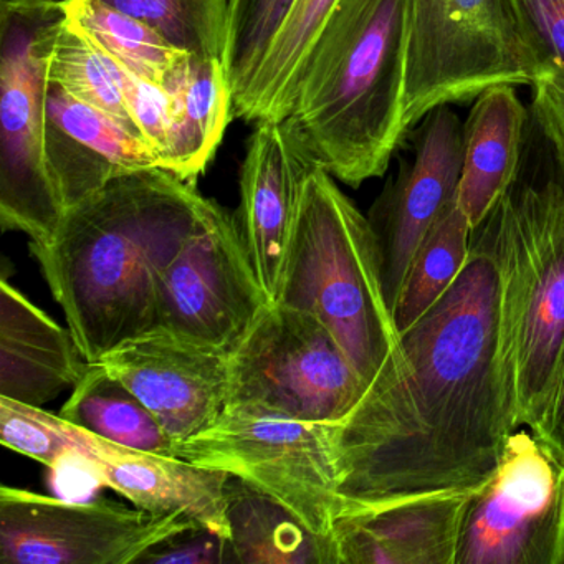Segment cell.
Listing matches in <instances>:
<instances>
[{
    "mask_svg": "<svg viewBox=\"0 0 564 564\" xmlns=\"http://www.w3.org/2000/svg\"><path fill=\"white\" fill-rule=\"evenodd\" d=\"M518 429L500 259L481 223L460 276L399 333L355 408L333 424L345 514L474 494Z\"/></svg>",
    "mask_w": 564,
    "mask_h": 564,
    "instance_id": "cell-1",
    "label": "cell"
},
{
    "mask_svg": "<svg viewBox=\"0 0 564 564\" xmlns=\"http://www.w3.org/2000/svg\"><path fill=\"white\" fill-rule=\"evenodd\" d=\"M216 200L163 167L110 181L31 242L88 362L156 325V283Z\"/></svg>",
    "mask_w": 564,
    "mask_h": 564,
    "instance_id": "cell-2",
    "label": "cell"
},
{
    "mask_svg": "<svg viewBox=\"0 0 564 564\" xmlns=\"http://www.w3.org/2000/svg\"><path fill=\"white\" fill-rule=\"evenodd\" d=\"M411 0H339L296 82L286 127L316 166L359 187L409 133Z\"/></svg>",
    "mask_w": 564,
    "mask_h": 564,
    "instance_id": "cell-3",
    "label": "cell"
},
{
    "mask_svg": "<svg viewBox=\"0 0 564 564\" xmlns=\"http://www.w3.org/2000/svg\"><path fill=\"white\" fill-rule=\"evenodd\" d=\"M276 303L315 315L366 386L399 339L369 217L319 166L306 180Z\"/></svg>",
    "mask_w": 564,
    "mask_h": 564,
    "instance_id": "cell-4",
    "label": "cell"
},
{
    "mask_svg": "<svg viewBox=\"0 0 564 564\" xmlns=\"http://www.w3.org/2000/svg\"><path fill=\"white\" fill-rule=\"evenodd\" d=\"M556 166V163H554ZM503 283L505 343L520 427L543 421L564 361V176L523 177L484 220Z\"/></svg>",
    "mask_w": 564,
    "mask_h": 564,
    "instance_id": "cell-5",
    "label": "cell"
},
{
    "mask_svg": "<svg viewBox=\"0 0 564 564\" xmlns=\"http://www.w3.org/2000/svg\"><path fill=\"white\" fill-rule=\"evenodd\" d=\"M64 19L55 0L0 4V224L37 243L65 214L45 156L48 61Z\"/></svg>",
    "mask_w": 564,
    "mask_h": 564,
    "instance_id": "cell-6",
    "label": "cell"
},
{
    "mask_svg": "<svg viewBox=\"0 0 564 564\" xmlns=\"http://www.w3.org/2000/svg\"><path fill=\"white\" fill-rule=\"evenodd\" d=\"M365 389L338 339L315 315L270 303L230 355L226 411L335 424Z\"/></svg>",
    "mask_w": 564,
    "mask_h": 564,
    "instance_id": "cell-7",
    "label": "cell"
},
{
    "mask_svg": "<svg viewBox=\"0 0 564 564\" xmlns=\"http://www.w3.org/2000/svg\"><path fill=\"white\" fill-rule=\"evenodd\" d=\"M177 457L253 485L325 536L346 513L333 424L224 411L216 424L177 445Z\"/></svg>",
    "mask_w": 564,
    "mask_h": 564,
    "instance_id": "cell-8",
    "label": "cell"
},
{
    "mask_svg": "<svg viewBox=\"0 0 564 564\" xmlns=\"http://www.w3.org/2000/svg\"><path fill=\"white\" fill-rule=\"evenodd\" d=\"M534 68L498 0H411L405 123L468 104L497 85H533Z\"/></svg>",
    "mask_w": 564,
    "mask_h": 564,
    "instance_id": "cell-9",
    "label": "cell"
},
{
    "mask_svg": "<svg viewBox=\"0 0 564 564\" xmlns=\"http://www.w3.org/2000/svg\"><path fill=\"white\" fill-rule=\"evenodd\" d=\"M455 564H564V458L530 429L471 494Z\"/></svg>",
    "mask_w": 564,
    "mask_h": 564,
    "instance_id": "cell-10",
    "label": "cell"
},
{
    "mask_svg": "<svg viewBox=\"0 0 564 564\" xmlns=\"http://www.w3.org/2000/svg\"><path fill=\"white\" fill-rule=\"evenodd\" d=\"M237 216L214 204L156 283V325L232 355L270 305Z\"/></svg>",
    "mask_w": 564,
    "mask_h": 564,
    "instance_id": "cell-11",
    "label": "cell"
},
{
    "mask_svg": "<svg viewBox=\"0 0 564 564\" xmlns=\"http://www.w3.org/2000/svg\"><path fill=\"white\" fill-rule=\"evenodd\" d=\"M118 501H68L24 488H0L2 564H133L171 534L194 527Z\"/></svg>",
    "mask_w": 564,
    "mask_h": 564,
    "instance_id": "cell-12",
    "label": "cell"
},
{
    "mask_svg": "<svg viewBox=\"0 0 564 564\" xmlns=\"http://www.w3.org/2000/svg\"><path fill=\"white\" fill-rule=\"evenodd\" d=\"M462 164L464 123L448 105L435 108L419 123L411 160L399 163L398 174L369 216L391 310L422 239L458 200Z\"/></svg>",
    "mask_w": 564,
    "mask_h": 564,
    "instance_id": "cell-13",
    "label": "cell"
},
{
    "mask_svg": "<svg viewBox=\"0 0 564 564\" xmlns=\"http://www.w3.org/2000/svg\"><path fill=\"white\" fill-rule=\"evenodd\" d=\"M98 365L120 379L183 444L226 411L230 355L154 326L105 352Z\"/></svg>",
    "mask_w": 564,
    "mask_h": 564,
    "instance_id": "cell-14",
    "label": "cell"
},
{
    "mask_svg": "<svg viewBox=\"0 0 564 564\" xmlns=\"http://www.w3.org/2000/svg\"><path fill=\"white\" fill-rule=\"evenodd\" d=\"M253 127L240 171L237 220L262 289L276 303L303 191L316 164L285 121L262 120Z\"/></svg>",
    "mask_w": 564,
    "mask_h": 564,
    "instance_id": "cell-15",
    "label": "cell"
},
{
    "mask_svg": "<svg viewBox=\"0 0 564 564\" xmlns=\"http://www.w3.org/2000/svg\"><path fill=\"white\" fill-rule=\"evenodd\" d=\"M65 432L95 480L123 495L137 508L180 514L229 536L227 481L230 475L181 457L121 447L64 419Z\"/></svg>",
    "mask_w": 564,
    "mask_h": 564,
    "instance_id": "cell-16",
    "label": "cell"
},
{
    "mask_svg": "<svg viewBox=\"0 0 564 564\" xmlns=\"http://www.w3.org/2000/svg\"><path fill=\"white\" fill-rule=\"evenodd\" d=\"M45 156L65 210L134 171L160 167L141 138L51 84Z\"/></svg>",
    "mask_w": 564,
    "mask_h": 564,
    "instance_id": "cell-17",
    "label": "cell"
},
{
    "mask_svg": "<svg viewBox=\"0 0 564 564\" xmlns=\"http://www.w3.org/2000/svg\"><path fill=\"white\" fill-rule=\"evenodd\" d=\"M471 494H438L339 518V564H455Z\"/></svg>",
    "mask_w": 564,
    "mask_h": 564,
    "instance_id": "cell-18",
    "label": "cell"
},
{
    "mask_svg": "<svg viewBox=\"0 0 564 564\" xmlns=\"http://www.w3.org/2000/svg\"><path fill=\"white\" fill-rule=\"evenodd\" d=\"M88 368L70 328H62L8 280L0 282V398L42 408L74 388Z\"/></svg>",
    "mask_w": 564,
    "mask_h": 564,
    "instance_id": "cell-19",
    "label": "cell"
},
{
    "mask_svg": "<svg viewBox=\"0 0 564 564\" xmlns=\"http://www.w3.org/2000/svg\"><path fill=\"white\" fill-rule=\"evenodd\" d=\"M528 111L513 85L487 88L464 123L458 206L477 229L521 170Z\"/></svg>",
    "mask_w": 564,
    "mask_h": 564,
    "instance_id": "cell-20",
    "label": "cell"
},
{
    "mask_svg": "<svg viewBox=\"0 0 564 564\" xmlns=\"http://www.w3.org/2000/svg\"><path fill=\"white\" fill-rule=\"evenodd\" d=\"M163 88L173 101V138L163 170L194 183L234 120L229 78L220 58L187 54Z\"/></svg>",
    "mask_w": 564,
    "mask_h": 564,
    "instance_id": "cell-21",
    "label": "cell"
},
{
    "mask_svg": "<svg viewBox=\"0 0 564 564\" xmlns=\"http://www.w3.org/2000/svg\"><path fill=\"white\" fill-rule=\"evenodd\" d=\"M226 495L227 563L339 564L335 538L310 530L259 488L230 477Z\"/></svg>",
    "mask_w": 564,
    "mask_h": 564,
    "instance_id": "cell-22",
    "label": "cell"
},
{
    "mask_svg": "<svg viewBox=\"0 0 564 564\" xmlns=\"http://www.w3.org/2000/svg\"><path fill=\"white\" fill-rule=\"evenodd\" d=\"M62 419L121 447L177 457V444L153 412L98 362H88Z\"/></svg>",
    "mask_w": 564,
    "mask_h": 564,
    "instance_id": "cell-23",
    "label": "cell"
},
{
    "mask_svg": "<svg viewBox=\"0 0 564 564\" xmlns=\"http://www.w3.org/2000/svg\"><path fill=\"white\" fill-rule=\"evenodd\" d=\"M338 4L339 0H296L246 97L234 107V118L250 123L285 120L300 72Z\"/></svg>",
    "mask_w": 564,
    "mask_h": 564,
    "instance_id": "cell-24",
    "label": "cell"
},
{
    "mask_svg": "<svg viewBox=\"0 0 564 564\" xmlns=\"http://www.w3.org/2000/svg\"><path fill=\"white\" fill-rule=\"evenodd\" d=\"M65 19L108 57L147 82L163 87L187 52L160 32L101 0H62Z\"/></svg>",
    "mask_w": 564,
    "mask_h": 564,
    "instance_id": "cell-25",
    "label": "cell"
},
{
    "mask_svg": "<svg viewBox=\"0 0 564 564\" xmlns=\"http://www.w3.org/2000/svg\"><path fill=\"white\" fill-rule=\"evenodd\" d=\"M471 237L474 227L457 200L429 230L409 263L392 306L399 333L417 322L451 290L470 256Z\"/></svg>",
    "mask_w": 564,
    "mask_h": 564,
    "instance_id": "cell-26",
    "label": "cell"
},
{
    "mask_svg": "<svg viewBox=\"0 0 564 564\" xmlns=\"http://www.w3.org/2000/svg\"><path fill=\"white\" fill-rule=\"evenodd\" d=\"M48 77L52 85H57L82 104L104 111L140 138L124 100L120 64L104 54L67 19L62 22L52 44Z\"/></svg>",
    "mask_w": 564,
    "mask_h": 564,
    "instance_id": "cell-27",
    "label": "cell"
},
{
    "mask_svg": "<svg viewBox=\"0 0 564 564\" xmlns=\"http://www.w3.org/2000/svg\"><path fill=\"white\" fill-rule=\"evenodd\" d=\"M62 2V0H55ZM140 19L171 45L197 55L220 58L226 51L229 0H101Z\"/></svg>",
    "mask_w": 564,
    "mask_h": 564,
    "instance_id": "cell-28",
    "label": "cell"
},
{
    "mask_svg": "<svg viewBox=\"0 0 564 564\" xmlns=\"http://www.w3.org/2000/svg\"><path fill=\"white\" fill-rule=\"evenodd\" d=\"M296 0H229L223 64L240 104ZM234 111V110H232ZM234 115V113H232Z\"/></svg>",
    "mask_w": 564,
    "mask_h": 564,
    "instance_id": "cell-29",
    "label": "cell"
},
{
    "mask_svg": "<svg viewBox=\"0 0 564 564\" xmlns=\"http://www.w3.org/2000/svg\"><path fill=\"white\" fill-rule=\"evenodd\" d=\"M541 77L564 82V0H498Z\"/></svg>",
    "mask_w": 564,
    "mask_h": 564,
    "instance_id": "cell-30",
    "label": "cell"
},
{
    "mask_svg": "<svg viewBox=\"0 0 564 564\" xmlns=\"http://www.w3.org/2000/svg\"><path fill=\"white\" fill-rule=\"evenodd\" d=\"M0 442L51 468L75 454L61 415L9 398H0Z\"/></svg>",
    "mask_w": 564,
    "mask_h": 564,
    "instance_id": "cell-31",
    "label": "cell"
},
{
    "mask_svg": "<svg viewBox=\"0 0 564 564\" xmlns=\"http://www.w3.org/2000/svg\"><path fill=\"white\" fill-rule=\"evenodd\" d=\"M120 67L131 120L141 140L156 156L160 167H163L173 138V101L170 94L160 85L131 74L123 65Z\"/></svg>",
    "mask_w": 564,
    "mask_h": 564,
    "instance_id": "cell-32",
    "label": "cell"
},
{
    "mask_svg": "<svg viewBox=\"0 0 564 564\" xmlns=\"http://www.w3.org/2000/svg\"><path fill=\"white\" fill-rule=\"evenodd\" d=\"M143 564H224L226 538L203 524H194L160 541L140 557Z\"/></svg>",
    "mask_w": 564,
    "mask_h": 564,
    "instance_id": "cell-33",
    "label": "cell"
},
{
    "mask_svg": "<svg viewBox=\"0 0 564 564\" xmlns=\"http://www.w3.org/2000/svg\"><path fill=\"white\" fill-rule=\"evenodd\" d=\"M531 88V118L550 144L551 156L564 176V82L541 77Z\"/></svg>",
    "mask_w": 564,
    "mask_h": 564,
    "instance_id": "cell-34",
    "label": "cell"
},
{
    "mask_svg": "<svg viewBox=\"0 0 564 564\" xmlns=\"http://www.w3.org/2000/svg\"><path fill=\"white\" fill-rule=\"evenodd\" d=\"M533 432L564 458V361L543 421Z\"/></svg>",
    "mask_w": 564,
    "mask_h": 564,
    "instance_id": "cell-35",
    "label": "cell"
}]
</instances>
